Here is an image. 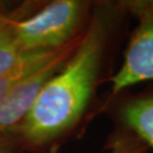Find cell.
<instances>
[{
    "instance_id": "cell-1",
    "label": "cell",
    "mask_w": 153,
    "mask_h": 153,
    "mask_svg": "<svg viewBox=\"0 0 153 153\" xmlns=\"http://www.w3.org/2000/svg\"><path fill=\"white\" fill-rule=\"evenodd\" d=\"M123 2H97L75 51L39 92L26 117L13 133L24 152L43 153L76 128L99 84Z\"/></svg>"
},
{
    "instance_id": "cell-2",
    "label": "cell",
    "mask_w": 153,
    "mask_h": 153,
    "mask_svg": "<svg viewBox=\"0 0 153 153\" xmlns=\"http://www.w3.org/2000/svg\"><path fill=\"white\" fill-rule=\"evenodd\" d=\"M93 6L85 0L43 1L38 9L16 23L18 48L22 52H33L65 47L85 32Z\"/></svg>"
},
{
    "instance_id": "cell-3",
    "label": "cell",
    "mask_w": 153,
    "mask_h": 153,
    "mask_svg": "<svg viewBox=\"0 0 153 153\" xmlns=\"http://www.w3.org/2000/svg\"><path fill=\"white\" fill-rule=\"evenodd\" d=\"M125 10L136 19L119 69L109 78L108 101L133 85L153 81V0L121 1Z\"/></svg>"
},
{
    "instance_id": "cell-4",
    "label": "cell",
    "mask_w": 153,
    "mask_h": 153,
    "mask_svg": "<svg viewBox=\"0 0 153 153\" xmlns=\"http://www.w3.org/2000/svg\"><path fill=\"white\" fill-rule=\"evenodd\" d=\"M83 34L60 48L50 60L0 99V134L10 133L22 123L32 108L41 88L75 51L82 40Z\"/></svg>"
},
{
    "instance_id": "cell-5",
    "label": "cell",
    "mask_w": 153,
    "mask_h": 153,
    "mask_svg": "<svg viewBox=\"0 0 153 153\" xmlns=\"http://www.w3.org/2000/svg\"><path fill=\"white\" fill-rule=\"evenodd\" d=\"M43 1H22L8 4L0 1V75L16 66L27 52L18 48L15 36L16 23L38 9Z\"/></svg>"
},
{
    "instance_id": "cell-6",
    "label": "cell",
    "mask_w": 153,
    "mask_h": 153,
    "mask_svg": "<svg viewBox=\"0 0 153 153\" xmlns=\"http://www.w3.org/2000/svg\"><path fill=\"white\" fill-rule=\"evenodd\" d=\"M118 123L153 149V92L124 100L118 108Z\"/></svg>"
},
{
    "instance_id": "cell-7",
    "label": "cell",
    "mask_w": 153,
    "mask_h": 153,
    "mask_svg": "<svg viewBox=\"0 0 153 153\" xmlns=\"http://www.w3.org/2000/svg\"><path fill=\"white\" fill-rule=\"evenodd\" d=\"M108 148L109 151L107 153H148L149 150L145 143L123 127H118L109 137ZM43 153H58V151L57 149H52Z\"/></svg>"
},
{
    "instance_id": "cell-8",
    "label": "cell",
    "mask_w": 153,
    "mask_h": 153,
    "mask_svg": "<svg viewBox=\"0 0 153 153\" xmlns=\"http://www.w3.org/2000/svg\"><path fill=\"white\" fill-rule=\"evenodd\" d=\"M0 153H24L19 141L13 133L0 134Z\"/></svg>"
}]
</instances>
